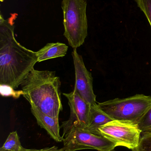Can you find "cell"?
Wrapping results in <instances>:
<instances>
[{
  "instance_id": "obj_1",
  "label": "cell",
  "mask_w": 151,
  "mask_h": 151,
  "mask_svg": "<svg viewBox=\"0 0 151 151\" xmlns=\"http://www.w3.org/2000/svg\"><path fill=\"white\" fill-rule=\"evenodd\" d=\"M11 20L0 17V84L13 89L20 86L37 63L36 52L19 43Z\"/></svg>"
},
{
  "instance_id": "obj_2",
  "label": "cell",
  "mask_w": 151,
  "mask_h": 151,
  "mask_svg": "<svg viewBox=\"0 0 151 151\" xmlns=\"http://www.w3.org/2000/svg\"><path fill=\"white\" fill-rule=\"evenodd\" d=\"M20 86L23 96L31 106L51 117L59 118L63 110L61 81L55 72L33 69Z\"/></svg>"
},
{
  "instance_id": "obj_3",
  "label": "cell",
  "mask_w": 151,
  "mask_h": 151,
  "mask_svg": "<svg viewBox=\"0 0 151 151\" xmlns=\"http://www.w3.org/2000/svg\"><path fill=\"white\" fill-rule=\"evenodd\" d=\"M87 0H63L64 35L74 49L83 45L88 34Z\"/></svg>"
},
{
  "instance_id": "obj_4",
  "label": "cell",
  "mask_w": 151,
  "mask_h": 151,
  "mask_svg": "<svg viewBox=\"0 0 151 151\" xmlns=\"http://www.w3.org/2000/svg\"><path fill=\"white\" fill-rule=\"evenodd\" d=\"M97 106L113 120L137 123L151 107V97L137 94L127 98H117L98 103Z\"/></svg>"
},
{
  "instance_id": "obj_5",
  "label": "cell",
  "mask_w": 151,
  "mask_h": 151,
  "mask_svg": "<svg viewBox=\"0 0 151 151\" xmlns=\"http://www.w3.org/2000/svg\"><path fill=\"white\" fill-rule=\"evenodd\" d=\"M100 134L117 146L133 150L138 145L142 131L137 123L124 120H113L99 128Z\"/></svg>"
},
{
  "instance_id": "obj_6",
  "label": "cell",
  "mask_w": 151,
  "mask_h": 151,
  "mask_svg": "<svg viewBox=\"0 0 151 151\" xmlns=\"http://www.w3.org/2000/svg\"><path fill=\"white\" fill-rule=\"evenodd\" d=\"M64 138V151L95 150L98 151H112L117 145L102 135L95 134L86 129L73 128Z\"/></svg>"
},
{
  "instance_id": "obj_7",
  "label": "cell",
  "mask_w": 151,
  "mask_h": 151,
  "mask_svg": "<svg viewBox=\"0 0 151 151\" xmlns=\"http://www.w3.org/2000/svg\"><path fill=\"white\" fill-rule=\"evenodd\" d=\"M63 95L67 98L70 108V115L68 120L63 122L62 137L70 132L73 128L86 129L89 124L91 106L78 94L75 88L73 91Z\"/></svg>"
},
{
  "instance_id": "obj_8",
  "label": "cell",
  "mask_w": 151,
  "mask_h": 151,
  "mask_svg": "<svg viewBox=\"0 0 151 151\" xmlns=\"http://www.w3.org/2000/svg\"><path fill=\"white\" fill-rule=\"evenodd\" d=\"M72 55L73 59L75 74L74 88L82 98L91 106L97 104L96 96L93 90V78L91 73L86 68L82 56L73 50Z\"/></svg>"
},
{
  "instance_id": "obj_9",
  "label": "cell",
  "mask_w": 151,
  "mask_h": 151,
  "mask_svg": "<svg viewBox=\"0 0 151 151\" xmlns=\"http://www.w3.org/2000/svg\"><path fill=\"white\" fill-rule=\"evenodd\" d=\"M31 112L37 121L38 125L48 132L51 137L57 142L63 141L60 134L59 118H53L43 113L34 107H31Z\"/></svg>"
},
{
  "instance_id": "obj_10",
  "label": "cell",
  "mask_w": 151,
  "mask_h": 151,
  "mask_svg": "<svg viewBox=\"0 0 151 151\" xmlns=\"http://www.w3.org/2000/svg\"><path fill=\"white\" fill-rule=\"evenodd\" d=\"M68 49V46L64 43L59 42L48 43L36 52L37 62L63 57L66 55Z\"/></svg>"
},
{
  "instance_id": "obj_11",
  "label": "cell",
  "mask_w": 151,
  "mask_h": 151,
  "mask_svg": "<svg viewBox=\"0 0 151 151\" xmlns=\"http://www.w3.org/2000/svg\"><path fill=\"white\" fill-rule=\"evenodd\" d=\"M97 104L91 106L89 124L85 129L93 134L102 135L98 129L99 128L113 120L100 110Z\"/></svg>"
},
{
  "instance_id": "obj_12",
  "label": "cell",
  "mask_w": 151,
  "mask_h": 151,
  "mask_svg": "<svg viewBox=\"0 0 151 151\" xmlns=\"http://www.w3.org/2000/svg\"><path fill=\"white\" fill-rule=\"evenodd\" d=\"M22 147L17 131L10 133L0 151H20Z\"/></svg>"
},
{
  "instance_id": "obj_13",
  "label": "cell",
  "mask_w": 151,
  "mask_h": 151,
  "mask_svg": "<svg viewBox=\"0 0 151 151\" xmlns=\"http://www.w3.org/2000/svg\"><path fill=\"white\" fill-rule=\"evenodd\" d=\"M142 134L138 145L132 151H151V131Z\"/></svg>"
},
{
  "instance_id": "obj_14",
  "label": "cell",
  "mask_w": 151,
  "mask_h": 151,
  "mask_svg": "<svg viewBox=\"0 0 151 151\" xmlns=\"http://www.w3.org/2000/svg\"><path fill=\"white\" fill-rule=\"evenodd\" d=\"M137 124L142 133L151 131V107L140 119Z\"/></svg>"
},
{
  "instance_id": "obj_15",
  "label": "cell",
  "mask_w": 151,
  "mask_h": 151,
  "mask_svg": "<svg viewBox=\"0 0 151 151\" xmlns=\"http://www.w3.org/2000/svg\"><path fill=\"white\" fill-rule=\"evenodd\" d=\"M144 12L151 27V0H134Z\"/></svg>"
},
{
  "instance_id": "obj_16",
  "label": "cell",
  "mask_w": 151,
  "mask_h": 151,
  "mask_svg": "<svg viewBox=\"0 0 151 151\" xmlns=\"http://www.w3.org/2000/svg\"><path fill=\"white\" fill-rule=\"evenodd\" d=\"M13 89H14L8 85H1V94L3 96H13L14 97H18L19 96L17 95V94L19 95H22V94H20V93L17 94L15 92Z\"/></svg>"
},
{
  "instance_id": "obj_17",
  "label": "cell",
  "mask_w": 151,
  "mask_h": 151,
  "mask_svg": "<svg viewBox=\"0 0 151 151\" xmlns=\"http://www.w3.org/2000/svg\"><path fill=\"white\" fill-rule=\"evenodd\" d=\"M20 151H64V149H58L56 146H52L51 147H48L40 150L37 149H27L23 148Z\"/></svg>"
}]
</instances>
